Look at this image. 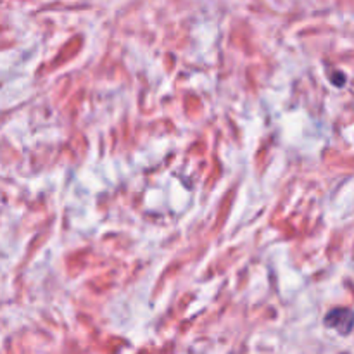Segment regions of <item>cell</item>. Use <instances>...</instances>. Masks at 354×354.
Instances as JSON below:
<instances>
[{
    "label": "cell",
    "instance_id": "obj_1",
    "mask_svg": "<svg viewBox=\"0 0 354 354\" xmlns=\"http://www.w3.org/2000/svg\"><path fill=\"white\" fill-rule=\"evenodd\" d=\"M325 325L339 334H349L354 327V313L349 310H334L325 317Z\"/></svg>",
    "mask_w": 354,
    "mask_h": 354
}]
</instances>
